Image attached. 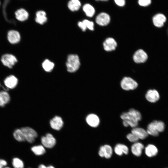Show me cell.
Returning a JSON list of instances; mask_svg holds the SVG:
<instances>
[{
  "label": "cell",
  "instance_id": "6da1fadb",
  "mask_svg": "<svg viewBox=\"0 0 168 168\" xmlns=\"http://www.w3.org/2000/svg\"><path fill=\"white\" fill-rule=\"evenodd\" d=\"M120 117L123 120V124L124 127L130 126L133 128L137 127L138 122L142 118L139 111L133 108L130 109L127 112L122 113Z\"/></svg>",
  "mask_w": 168,
  "mask_h": 168
},
{
  "label": "cell",
  "instance_id": "7a4b0ae2",
  "mask_svg": "<svg viewBox=\"0 0 168 168\" xmlns=\"http://www.w3.org/2000/svg\"><path fill=\"white\" fill-rule=\"evenodd\" d=\"M164 128L165 125L162 122L155 120L148 125L146 131L148 134L157 136L159 133L164 131Z\"/></svg>",
  "mask_w": 168,
  "mask_h": 168
},
{
  "label": "cell",
  "instance_id": "3957f363",
  "mask_svg": "<svg viewBox=\"0 0 168 168\" xmlns=\"http://www.w3.org/2000/svg\"><path fill=\"white\" fill-rule=\"evenodd\" d=\"M80 65L79 58L77 55L70 54L68 56L66 66L68 72H75L79 69Z\"/></svg>",
  "mask_w": 168,
  "mask_h": 168
},
{
  "label": "cell",
  "instance_id": "277c9868",
  "mask_svg": "<svg viewBox=\"0 0 168 168\" xmlns=\"http://www.w3.org/2000/svg\"><path fill=\"white\" fill-rule=\"evenodd\" d=\"M138 86L137 82L129 77H124L120 82L121 87L125 91L135 90L137 88Z\"/></svg>",
  "mask_w": 168,
  "mask_h": 168
},
{
  "label": "cell",
  "instance_id": "5b68a950",
  "mask_svg": "<svg viewBox=\"0 0 168 168\" xmlns=\"http://www.w3.org/2000/svg\"><path fill=\"white\" fill-rule=\"evenodd\" d=\"M21 129L23 133L26 141L30 143L35 142L38 136L37 133L35 130L29 127H23Z\"/></svg>",
  "mask_w": 168,
  "mask_h": 168
},
{
  "label": "cell",
  "instance_id": "8992f818",
  "mask_svg": "<svg viewBox=\"0 0 168 168\" xmlns=\"http://www.w3.org/2000/svg\"><path fill=\"white\" fill-rule=\"evenodd\" d=\"M1 61L4 65L9 68H12L17 62V60L14 55L7 54L2 56Z\"/></svg>",
  "mask_w": 168,
  "mask_h": 168
},
{
  "label": "cell",
  "instance_id": "52a82bcc",
  "mask_svg": "<svg viewBox=\"0 0 168 168\" xmlns=\"http://www.w3.org/2000/svg\"><path fill=\"white\" fill-rule=\"evenodd\" d=\"M41 141L42 145L48 148H52L56 144L55 138L50 133H47L45 136L42 137Z\"/></svg>",
  "mask_w": 168,
  "mask_h": 168
},
{
  "label": "cell",
  "instance_id": "ba28073f",
  "mask_svg": "<svg viewBox=\"0 0 168 168\" xmlns=\"http://www.w3.org/2000/svg\"><path fill=\"white\" fill-rule=\"evenodd\" d=\"M112 154V148L108 144L100 146L98 151V154L100 156L106 159L110 158Z\"/></svg>",
  "mask_w": 168,
  "mask_h": 168
},
{
  "label": "cell",
  "instance_id": "9c48e42d",
  "mask_svg": "<svg viewBox=\"0 0 168 168\" xmlns=\"http://www.w3.org/2000/svg\"><path fill=\"white\" fill-rule=\"evenodd\" d=\"M110 15L105 12L100 13L96 16V22L97 24L102 26H106L110 22Z\"/></svg>",
  "mask_w": 168,
  "mask_h": 168
},
{
  "label": "cell",
  "instance_id": "30bf717a",
  "mask_svg": "<svg viewBox=\"0 0 168 168\" xmlns=\"http://www.w3.org/2000/svg\"><path fill=\"white\" fill-rule=\"evenodd\" d=\"M147 53L142 49H139L134 53L133 59L134 62L137 63L145 62L147 59Z\"/></svg>",
  "mask_w": 168,
  "mask_h": 168
},
{
  "label": "cell",
  "instance_id": "8fae6325",
  "mask_svg": "<svg viewBox=\"0 0 168 168\" xmlns=\"http://www.w3.org/2000/svg\"><path fill=\"white\" fill-rule=\"evenodd\" d=\"M7 38L8 41L12 44H17L21 40V35L20 33L15 30L9 31L7 33Z\"/></svg>",
  "mask_w": 168,
  "mask_h": 168
},
{
  "label": "cell",
  "instance_id": "7c38bea8",
  "mask_svg": "<svg viewBox=\"0 0 168 168\" xmlns=\"http://www.w3.org/2000/svg\"><path fill=\"white\" fill-rule=\"evenodd\" d=\"M86 120L88 125L93 128L97 127L100 123V119L99 117L94 114H90L87 115Z\"/></svg>",
  "mask_w": 168,
  "mask_h": 168
},
{
  "label": "cell",
  "instance_id": "4fadbf2b",
  "mask_svg": "<svg viewBox=\"0 0 168 168\" xmlns=\"http://www.w3.org/2000/svg\"><path fill=\"white\" fill-rule=\"evenodd\" d=\"M104 50L106 51L114 50L117 46L116 41L112 38H108L105 39L103 43Z\"/></svg>",
  "mask_w": 168,
  "mask_h": 168
},
{
  "label": "cell",
  "instance_id": "5bb4252c",
  "mask_svg": "<svg viewBox=\"0 0 168 168\" xmlns=\"http://www.w3.org/2000/svg\"><path fill=\"white\" fill-rule=\"evenodd\" d=\"M5 86L8 89L14 88L18 83L17 78L13 75H11L5 78L4 81Z\"/></svg>",
  "mask_w": 168,
  "mask_h": 168
},
{
  "label": "cell",
  "instance_id": "9a60e30c",
  "mask_svg": "<svg viewBox=\"0 0 168 168\" xmlns=\"http://www.w3.org/2000/svg\"><path fill=\"white\" fill-rule=\"evenodd\" d=\"M145 98L149 102L154 103L159 100L160 96L156 90L155 89H150L147 91L145 95Z\"/></svg>",
  "mask_w": 168,
  "mask_h": 168
},
{
  "label": "cell",
  "instance_id": "2e32d148",
  "mask_svg": "<svg viewBox=\"0 0 168 168\" xmlns=\"http://www.w3.org/2000/svg\"><path fill=\"white\" fill-rule=\"evenodd\" d=\"M51 127L54 130H60L62 127L63 122L62 118L59 116H55L50 121Z\"/></svg>",
  "mask_w": 168,
  "mask_h": 168
},
{
  "label": "cell",
  "instance_id": "e0dca14e",
  "mask_svg": "<svg viewBox=\"0 0 168 168\" xmlns=\"http://www.w3.org/2000/svg\"><path fill=\"white\" fill-rule=\"evenodd\" d=\"M144 148V145L142 143L137 142L134 143L131 146V150L134 156L138 157L141 155Z\"/></svg>",
  "mask_w": 168,
  "mask_h": 168
},
{
  "label": "cell",
  "instance_id": "ac0fdd59",
  "mask_svg": "<svg viewBox=\"0 0 168 168\" xmlns=\"http://www.w3.org/2000/svg\"><path fill=\"white\" fill-rule=\"evenodd\" d=\"M153 24L156 27H161L164 25L166 21V16L162 14L158 13L155 15L153 17Z\"/></svg>",
  "mask_w": 168,
  "mask_h": 168
},
{
  "label": "cell",
  "instance_id": "d6986e66",
  "mask_svg": "<svg viewBox=\"0 0 168 168\" xmlns=\"http://www.w3.org/2000/svg\"><path fill=\"white\" fill-rule=\"evenodd\" d=\"M131 133L135 135L139 139L142 140L146 138L149 135L147 131L144 129L137 127L133 128Z\"/></svg>",
  "mask_w": 168,
  "mask_h": 168
},
{
  "label": "cell",
  "instance_id": "ffe728a7",
  "mask_svg": "<svg viewBox=\"0 0 168 168\" xmlns=\"http://www.w3.org/2000/svg\"><path fill=\"white\" fill-rule=\"evenodd\" d=\"M16 18L19 21H23L27 20L29 17L28 12L23 8L18 9L15 12Z\"/></svg>",
  "mask_w": 168,
  "mask_h": 168
},
{
  "label": "cell",
  "instance_id": "44dd1931",
  "mask_svg": "<svg viewBox=\"0 0 168 168\" xmlns=\"http://www.w3.org/2000/svg\"><path fill=\"white\" fill-rule=\"evenodd\" d=\"M114 151L117 155L121 156L123 154L127 155L129 152V149L127 146L124 144L118 143L114 147Z\"/></svg>",
  "mask_w": 168,
  "mask_h": 168
},
{
  "label": "cell",
  "instance_id": "7402d4cb",
  "mask_svg": "<svg viewBox=\"0 0 168 168\" xmlns=\"http://www.w3.org/2000/svg\"><path fill=\"white\" fill-rule=\"evenodd\" d=\"M45 12L42 10L37 11L36 13L35 21L38 23L42 25L47 21Z\"/></svg>",
  "mask_w": 168,
  "mask_h": 168
},
{
  "label": "cell",
  "instance_id": "603a6c76",
  "mask_svg": "<svg viewBox=\"0 0 168 168\" xmlns=\"http://www.w3.org/2000/svg\"><path fill=\"white\" fill-rule=\"evenodd\" d=\"M145 153L149 157H152L156 156L158 153V150L156 147L152 144L147 145L145 149Z\"/></svg>",
  "mask_w": 168,
  "mask_h": 168
},
{
  "label": "cell",
  "instance_id": "cb8c5ba5",
  "mask_svg": "<svg viewBox=\"0 0 168 168\" xmlns=\"http://www.w3.org/2000/svg\"><path fill=\"white\" fill-rule=\"evenodd\" d=\"M10 100L9 94L6 91L0 92V106L3 107L8 104Z\"/></svg>",
  "mask_w": 168,
  "mask_h": 168
},
{
  "label": "cell",
  "instance_id": "d4e9b609",
  "mask_svg": "<svg viewBox=\"0 0 168 168\" xmlns=\"http://www.w3.org/2000/svg\"><path fill=\"white\" fill-rule=\"evenodd\" d=\"M83 10L86 16L89 17H93L95 12V9L93 7L88 3H86L83 6Z\"/></svg>",
  "mask_w": 168,
  "mask_h": 168
},
{
  "label": "cell",
  "instance_id": "484cf974",
  "mask_svg": "<svg viewBox=\"0 0 168 168\" xmlns=\"http://www.w3.org/2000/svg\"><path fill=\"white\" fill-rule=\"evenodd\" d=\"M81 5V2L79 0H70L68 4V8L72 11L78 10Z\"/></svg>",
  "mask_w": 168,
  "mask_h": 168
},
{
  "label": "cell",
  "instance_id": "4316f807",
  "mask_svg": "<svg viewBox=\"0 0 168 168\" xmlns=\"http://www.w3.org/2000/svg\"><path fill=\"white\" fill-rule=\"evenodd\" d=\"M45 147L42 145L34 146L31 147V149L36 155L40 156L44 154L46 152Z\"/></svg>",
  "mask_w": 168,
  "mask_h": 168
},
{
  "label": "cell",
  "instance_id": "83f0119b",
  "mask_svg": "<svg viewBox=\"0 0 168 168\" xmlns=\"http://www.w3.org/2000/svg\"><path fill=\"white\" fill-rule=\"evenodd\" d=\"M13 135L14 138L19 142L26 141L23 133L21 129H17L13 132Z\"/></svg>",
  "mask_w": 168,
  "mask_h": 168
},
{
  "label": "cell",
  "instance_id": "f1b7e54d",
  "mask_svg": "<svg viewBox=\"0 0 168 168\" xmlns=\"http://www.w3.org/2000/svg\"><path fill=\"white\" fill-rule=\"evenodd\" d=\"M54 63L48 59L45 60L42 63V66L44 69L47 72H50L54 67Z\"/></svg>",
  "mask_w": 168,
  "mask_h": 168
},
{
  "label": "cell",
  "instance_id": "f546056e",
  "mask_svg": "<svg viewBox=\"0 0 168 168\" xmlns=\"http://www.w3.org/2000/svg\"><path fill=\"white\" fill-rule=\"evenodd\" d=\"M12 164L14 168H24V167L23 161L17 157L13 158Z\"/></svg>",
  "mask_w": 168,
  "mask_h": 168
},
{
  "label": "cell",
  "instance_id": "4dcf8cb0",
  "mask_svg": "<svg viewBox=\"0 0 168 168\" xmlns=\"http://www.w3.org/2000/svg\"><path fill=\"white\" fill-rule=\"evenodd\" d=\"M126 137L130 142L133 143L138 142L139 139L135 135L132 133H128Z\"/></svg>",
  "mask_w": 168,
  "mask_h": 168
},
{
  "label": "cell",
  "instance_id": "1f68e13d",
  "mask_svg": "<svg viewBox=\"0 0 168 168\" xmlns=\"http://www.w3.org/2000/svg\"><path fill=\"white\" fill-rule=\"evenodd\" d=\"M85 26L89 29L93 30L94 29V23L93 22L88 20L85 19L82 21Z\"/></svg>",
  "mask_w": 168,
  "mask_h": 168
},
{
  "label": "cell",
  "instance_id": "d6a6232c",
  "mask_svg": "<svg viewBox=\"0 0 168 168\" xmlns=\"http://www.w3.org/2000/svg\"><path fill=\"white\" fill-rule=\"evenodd\" d=\"M151 3V0H138V4L142 7L149 6Z\"/></svg>",
  "mask_w": 168,
  "mask_h": 168
},
{
  "label": "cell",
  "instance_id": "836d02e7",
  "mask_svg": "<svg viewBox=\"0 0 168 168\" xmlns=\"http://www.w3.org/2000/svg\"><path fill=\"white\" fill-rule=\"evenodd\" d=\"M115 4L119 7H123L125 4V0H114Z\"/></svg>",
  "mask_w": 168,
  "mask_h": 168
},
{
  "label": "cell",
  "instance_id": "e575fe53",
  "mask_svg": "<svg viewBox=\"0 0 168 168\" xmlns=\"http://www.w3.org/2000/svg\"><path fill=\"white\" fill-rule=\"evenodd\" d=\"M78 25L83 31H85L87 29L82 21L79 22L78 23Z\"/></svg>",
  "mask_w": 168,
  "mask_h": 168
},
{
  "label": "cell",
  "instance_id": "d590c367",
  "mask_svg": "<svg viewBox=\"0 0 168 168\" xmlns=\"http://www.w3.org/2000/svg\"><path fill=\"white\" fill-rule=\"evenodd\" d=\"M7 165V162L4 160L0 159V168H3Z\"/></svg>",
  "mask_w": 168,
  "mask_h": 168
},
{
  "label": "cell",
  "instance_id": "8d00e7d4",
  "mask_svg": "<svg viewBox=\"0 0 168 168\" xmlns=\"http://www.w3.org/2000/svg\"><path fill=\"white\" fill-rule=\"evenodd\" d=\"M38 168H55L52 165H50L48 166H46L45 165L43 164H40V165Z\"/></svg>",
  "mask_w": 168,
  "mask_h": 168
},
{
  "label": "cell",
  "instance_id": "74e56055",
  "mask_svg": "<svg viewBox=\"0 0 168 168\" xmlns=\"http://www.w3.org/2000/svg\"><path fill=\"white\" fill-rule=\"evenodd\" d=\"M97 1H108V0H95Z\"/></svg>",
  "mask_w": 168,
  "mask_h": 168
},
{
  "label": "cell",
  "instance_id": "f35d334b",
  "mask_svg": "<svg viewBox=\"0 0 168 168\" xmlns=\"http://www.w3.org/2000/svg\"><path fill=\"white\" fill-rule=\"evenodd\" d=\"M3 168H11L10 167H4Z\"/></svg>",
  "mask_w": 168,
  "mask_h": 168
},
{
  "label": "cell",
  "instance_id": "ab89813d",
  "mask_svg": "<svg viewBox=\"0 0 168 168\" xmlns=\"http://www.w3.org/2000/svg\"></svg>",
  "mask_w": 168,
  "mask_h": 168
}]
</instances>
